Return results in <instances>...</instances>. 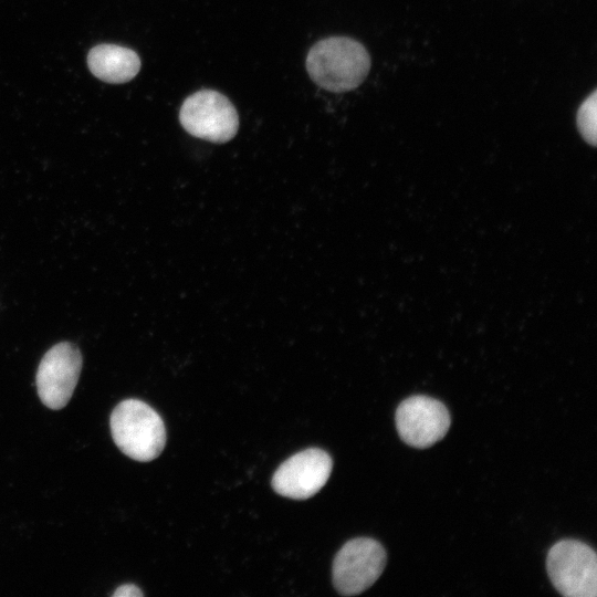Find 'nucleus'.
I'll list each match as a JSON object with an SVG mask.
<instances>
[{
    "label": "nucleus",
    "instance_id": "nucleus-1",
    "mask_svg": "<svg viewBox=\"0 0 597 597\" xmlns=\"http://www.w3.org/2000/svg\"><path fill=\"white\" fill-rule=\"evenodd\" d=\"M370 69L365 46L346 36H331L315 43L306 57V70L320 87L339 93L359 86Z\"/></svg>",
    "mask_w": 597,
    "mask_h": 597
},
{
    "label": "nucleus",
    "instance_id": "nucleus-2",
    "mask_svg": "<svg viewBox=\"0 0 597 597\" xmlns=\"http://www.w3.org/2000/svg\"><path fill=\"white\" fill-rule=\"evenodd\" d=\"M109 425L117 448L136 461H151L165 448L164 421L155 409L142 400L121 401L112 411Z\"/></svg>",
    "mask_w": 597,
    "mask_h": 597
},
{
    "label": "nucleus",
    "instance_id": "nucleus-3",
    "mask_svg": "<svg viewBox=\"0 0 597 597\" xmlns=\"http://www.w3.org/2000/svg\"><path fill=\"white\" fill-rule=\"evenodd\" d=\"M546 568L554 587L566 597H595L597 556L587 544L563 540L548 551Z\"/></svg>",
    "mask_w": 597,
    "mask_h": 597
},
{
    "label": "nucleus",
    "instance_id": "nucleus-4",
    "mask_svg": "<svg viewBox=\"0 0 597 597\" xmlns=\"http://www.w3.org/2000/svg\"><path fill=\"white\" fill-rule=\"evenodd\" d=\"M179 121L190 135L212 143L229 142L239 128L235 107L213 90H201L188 96L180 107Z\"/></svg>",
    "mask_w": 597,
    "mask_h": 597
},
{
    "label": "nucleus",
    "instance_id": "nucleus-5",
    "mask_svg": "<svg viewBox=\"0 0 597 597\" xmlns=\"http://www.w3.org/2000/svg\"><path fill=\"white\" fill-rule=\"evenodd\" d=\"M386 552L374 538L357 537L338 551L333 563V584L344 596H354L369 588L381 575Z\"/></svg>",
    "mask_w": 597,
    "mask_h": 597
},
{
    "label": "nucleus",
    "instance_id": "nucleus-6",
    "mask_svg": "<svg viewBox=\"0 0 597 597\" xmlns=\"http://www.w3.org/2000/svg\"><path fill=\"white\" fill-rule=\"evenodd\" d=\"M82 364L80 349L70 342H61L45 353L36 371L38 395L44 406L59 410L67 405Z\"/></svg>",
    "mask_w": 597,
    "mask_h": 597
},
{
    "label": "nucleus",
    "instance_id": "nucleus-7",
    "mask_svg": "<svg viewBox=\"0 0 597 597\" xmlns=\"http://www.w3.org/2000/svg\"><path fill=\"white\" fill-rule=\"evenodd\" d=\"M395 419L401 440L420 449L441 440L451 422L449 411L441 401L422 395L401 401Z\"/></svg>",
    "mask_w": 597,
    "mask_h": 597
},
{
    "label": "nucleus",
    "instance_id": "nucleus-8",
    "mask_svg": "<svg viewBox=\"0 0 597 597\" xmlns=\"http://www.w3.org/2000/svg\"><path fill=\"white\" fill-rule=\"evenodd\" d=\"M332 468L333 462L326 451L310 448L285 460L274 472L271 484L280 495L305 500L325 485Z\"/></svg>",
    "mask_w": 597,
    "mask_h": 597
},
{
    "label": "nucleus",
    "instance_id": "nucleus-9",
    "mask_svg": "<svg viewBox=\"0 0 597 597\" xmlns=\"http://www.w3.org/2000/svg\"><path fill=\"white\" fill-rule=\"evenodd\" d=\"M87 64L93 75L107 83L128 82L140 69L139 56L133 50L115 44L93 48Z\"/></svg>",
    "mask_w": 597,
    "mask_h": 597
},
{
    "label": "nucleus",
    "instance_id": "nucleus-10",
    "mask_svg": "<svg viewBox=\"0 0 597 597\" xmlns=\"http://www.w3.org/2000/svg\"><path fill=\"white\" fill-rule=\"evenodd\" d=\"M577 127L583 138L590 145H596L597 128V92L594 91L579 106Z\"/></svg>",
    "mask_w": 597,
    "mask_h": 597
},
{
    "label": "nucleus",
    "instance_id": "nucleus-11",
    "mask_svg": "<svg viewBox=\"0 0 597 597\" xmlns=\"http://www.w3.org/2000/svg\"><path fill=\"white\" fill-rule=\"evenodd\" d=\"M143 591L133 584L122 585L113 593L114 597H140Z\"/></svg>",
    "mask_w": 597,
    "mask_h": 597
}]
</instances>
